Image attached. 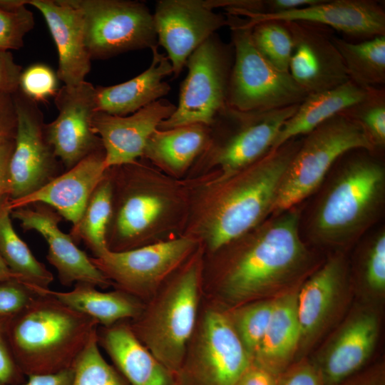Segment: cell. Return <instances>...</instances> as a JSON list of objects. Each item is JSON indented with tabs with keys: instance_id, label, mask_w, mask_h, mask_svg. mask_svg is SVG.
Instances as JSON below:
<instances>
[{
	"instance_id": "cell-48",
	"label": "cell",
	"mask_w": 385,
	"mask_h": 385,
	"mask_svg": "<svg viewBox=\"0 0 385 385\" xmlns=\"http://www.w3.org/2000/svg\"><path fill=\"white\" fill-rule=\"evenodd\" d=\"M14 140L0 145V199L9 198V165Z\"/></svg>"
},
{
	"instance_id": "cell-3",
	"label": "cell",
	"mask_w": 385,
	"mask_h": 385,
	"mask_svg": "<svg viewBox=\"0 0 385 385\" xmlns=\"http://www.w3.org/2000/svg\"><path fill=\"white\" fill-rule=\"evenodd\" d=\"M304 223L313 242L343 247L371 230L385 206V167L376 153L354 150L334 165Z\"/></svg>"
},
{
	"instance_id": "cell-23",
	"label": "cell",
	"mask_w": 385,
	"mask_h": 385,
	"mask_svg": "<svg viewBox=\"0 0 385 385\" xmlns=\"http://www.w3.org/2000/svg\"><path fill=\"white\" fill-rule=\"evenodd\" d=\"M150 66L132 79L111 86L96 87V111L125 116L163 98L170 91L163 79L171 75V63L158 46L153 48Z\"/></svg>"
},
{
	"instance_id": "cell-35",
	"label": "cell",
	"mask_w": 385,
	"mask_h": 385,
	"mask_svg": "<svg viewBox=\"0 0 385 385\" xmlns=\"http://www.w3.org/2000/svg\"><path fill=\"white\" fill-rule=\"evenodd\" d=\"M73 371L71 385H130L101 354L97 331L76 359Z\"/></svg>"
},
{
	"instance_id": "cell-16",
	"label": "cell",
	"mask_w": 385,
	"mask_h": 385,
	"mask_svg": "<svg viewBox=\"0 0 385 385\" xmlns=\"http://www.w3.org/2000/svg\"><path fill=\"white\" fill-rule=\"evenodd\" d=\"M283 23L292 39L289 73L307 96L349 81L332 29L305 21Z\"/></svg>"
},
{
	"instance_id": "cell-12",
	"label": "cell",
	"mask_w": 385,
	"mask_h": 385,
	"mask_svg": "<svg viewBox=\"0 0 385 385\" xmlns=\"http://www.w3.org/2000/svg\"><path fill=\"white\" fill-rule=\"evenodd\" d=\"M13 96L17 130L9 165V201L34 192L61 174L62 164L46 139L37 103L19 89Z\"/></svg>"
},
{
	"instance_id": "cell-47",
	"label": "cell",
	"mask_w": 385,
	"mask_h": 385,
	"mask_svg": "<svg viewBox=\"0 0 385 385\" xmlns=\"http://www.w3.org/2000/svg\"><path fill=\"white\" fill-rule=\"evenodd\" d=\"M277 376L255 364H252L235 385H276Z\"/></svg>"
},
{
	"instance_id": "cell-32",
	"label": "cell",
	"mask_w": 385,
	"mask_h": 385,
	"mask_svg": "<svg viewBox=\"0 0 385 385\" xmlns=\"http://www.w3.org/2000/svg\"><path fill=\"white\" fill-rule=\"evenodd\" d=\"M113 214V185L108 169L91 195L79 221L69 235L77 243L83 241L93 257L108 251L107 234Z\"/></svg>"
},
{
	"instance_id": "cell-20",
	"label": "cell",
	"mask_w": 385,
	"mask_h": 385,
	"mask_svg": "<svg viewBox=\"0 0 385 385\" xmlns=\"http://www.w3.org/2000/svg\"><path fill=\"white\" fill-rule=\"evenodd\" d=\"M107 170L103 149L89 155L34 192L16 200H8L6 205L12 210L35 203L45 204L75 225Z\"/></svg>"
},
{
	"instance_id": "cell-22",
	"label": "cell",
	"mask_w": 385,
	"mask_h": 385,
	"mask_svg": "<svg viewBox=\"0 0 385 385\" xmlns=\"http://www.w3.org/2000/svg\"><path fill=\"white\" fill-rule=\"evenodd\" d=\"M43 16L58 55L57 76L66 86L84 81L91 58L85 42L81 12L64 0H27Z\"/></svg>"
},
{
	"instance_id": "cell-13",
	"label": "cell",
	"mask_w": 385,
	"mask_h": 385,
	"mask_svg": "<svg viewBox=\"0 0 385 385\" xmlns=\"http://www.w3.org/2000/svg\"><path fill=\"white\" fill-rule=\"evenodd\" d=\"M200 245L197 240L182 235L129 250H108L91 260L124 292L141 294L178 269Z\"/></svg>"
},
{
	"instance_id": "cell-1",
	"label": "cell",
	"mask_w": 385,
	"mask_h": 385,
	"mask_svg": "<svg viewBox=\"0 0 385 385\" xmlns=\"http://www.w3.org/2000/svg\"><path fill=\"white\" fill-rule=\"evenodd\" d=\"M302 139L292 138L226 177H217L215 171L199 177L183 235L215 252L266 220Z\"/></svg>"
},
{
	"instance_id": "cell-10",
	"label": "cell",
	"mask_w": 385,
	"mask_h": 385,
	"mask_svg": "<svg viewBox=\"0 0 385 385\" xmlns=\"http://www.w3.org/2000/svg\"><path fill=\"white\" fill-rule=\"evenodd\" d=\"M81 14L91 59L158 46L153 14L140 1L64 0Z\"/></svg>"
},
{
	"instance_id": "cell-28",
	"label": "cell",
	"mask_w": 385,
	"mask_h": 385,
	"mask_svg": "<svg viewBox=\"0 0 385 385\" xmlns=\"http://www.w3.org/2000/svg\"><path fill=\"white\" fill-rule=\"evenodd\" d=\"M365 91L349 80L333 88L308 95L284 123L271 150L279 148L292 138L311 132L360 101Z\"/></svg>"
},
{
	"instance_id": "cell-42",
	"label": "cell",
	"mask_w": 385,
	"mask_h": 385,
	"mask_svg": "<svg viewBox=\"0 0 385 385\" xmlns=\"http://www.w3.org/2000/svg\"><path fill=\"white\" fill-rule=\"evenodd\" d=\"M38 294L16 279L0 282V314L14 316Z\"/></svg>"
},
{
	"instance_id": "cell-29",
	"label": "cell",
	"mask_w": 385,
	"mask_h": 385,
	"mask_svg": "<svg viewBox=\"0 0 385 385\" xmlns=\"http://www.w3.org/2000/svg\"><path fill=\"white\" fill-rule=\"evenodd\" d=\"M301 337L297 295L287 294L274 301L268 327L255 351L257 364L277 376Z\"/></svg>"
},
{
	"instance_id": "cell-2",
	"label": "cell",
	"mask_w": 385,
	"mask_h": 385,
	"mask_svg": "<svg viewBox=\"0 0 385 385\" xmlns=\"http://www.w3.org/2000/svg\"><path fill=\"white\" fill-rule=\"evenodd\" d=\"M108 169L113 185L107 234L110 251L129 250L183 235L198 178H172L143 158Z\"/></svg>"
},
{
	"instance_id": "cell-40",
	"label": "cell",
	"mask_w": 385,
	"mask_h": 385,
	"mask_svg": "<svg viewBox=\"0 0 385 385\" xmlns=\"http://www.w3.org/2000/svg\"><path fill=\"white\" fill-rule=\"evenodd\" d=\"M34 26L33 13L26 6L14 11L0 9V51L19 49Z\"/></svg>"
},
{
	"instance_id": "cell-43",
	"label": "cell",
	"mask_w": 385,
	"mask_h": 385,
	"mask_svg": "<svg viewBox=\"0 0 385 385\" xmlns=\"http://www.w3.org/2000/svg\"><path fill=\"white\" fill-rule=\"evenodd\" d=\"M17 113L13 94L0 93V145L15 140Z\"/></svg>"
},
{
	"instance_id": "cell-24",
	"label": "cell",
	"mask_w": 385,
	"mask_h": 385,
	"mask_svg": "<svg viewBox=\"0 0 385 385\" xmlns=\"http://www.w3.org/2000/svg\"><path fill=\"white\" fill-rule=\"evenodd\" d=\"M97 337L130 385H173V374L141 344L129 326L116 323L104 327L101 333L97 330Z\"/></svg>"
},
{
	"instance_id": "cell-45",
	"label": "cell",
	"mask_w": 385,
	"mask_h": 385,
	"mask_svg": "<svg viewBox=\"0 0 385 385\" xmlns=\"http://www.w3.org/2000/svg\"><path fill=\"white\" fill-rule=\"evenodd\" d=\"M276 385H324V383L317 366L302 364L277 378Z\"/></svg>"
},
{
	"instance_id": "cell-25",
	"label": "cell",
	"mask_w": 385,
	"mask_h": 385,
	"mask_svg": "<svg viewBox=\"0 0 385 385\" xmlns=\"http://www.w3.org/2000/svg\"><path fill=\"white\" fill-rule=\"evenodd\" d=\"M208 125L195 123L155 130L148 138L143 158L162 173L182 179L207 148Z\"/></svg>"
},
{
	"instance_id": "cell-21",
	"label": "cell",
	"mask_w": 385,
	"mask_h": 385,
	"mask_svg": "<svg viewBox=\"0 0 385 385\" xmlns=\"http://www.w3.org/2000/svg\"><path fill=\"white\" fill-rule=\"evenodd\" d=\"M228 320L216 312L205 317L202 354L195 375L200 385H235L251 366L249 354Z\"/></svg>"
},
{
	"instance_id": "cell-6",
	"label": "cell",
	"mask_w": 385,
	"mask_h": 385,
	"mask_svg": "<svg viewBox=\"0 0 385 385\" xmlns=\"http://www.w3.org/2000/svg\"><path fill=\"white\" fill-rule=\"evenodd\" d=\"M354 150L376 153L361 128L340 113L304 135L284 174L272 215L299 205L317 191L336 163Z\"/></svg>"
},
{
	"instance_id": "cell-37",
	"label": "cell",
	"mask_w": 385,
	"mask_h": 385,
	"mask_svg": "<svg viewBox=\"0 0 385 385\" xmlns=\"http://www.w3.org/2000/svg\"><path fill=\"white\" fill-rule=\"evenodd\" d=\"M361 277L369 289H385V228L381 226L367 232L364 240Z\"/></svg>"
},
{
	"instance_id": "cell-17",
	"label": "cell",
	"mask_w": 385,
	"mask_h": 385,
	"mask_svg": "<svg viewBox=\"0 0 385 385\" xmlns=\"http://www.w3.org/2000/svg\"><path fill=\"white\" fill-rule=\"evenodd\" d=\"M24 231L35 230L48 245L46 259L57 271L63 286L86 283L106 287L111 282L93 265L86 253L78 248L69 234L58 227L62 217L51 207L35 203L11 210Z\"/></svg>"
},
{
	"instance_id": "cell-14",
	"label": "cell",
	"mask_w": 385,
	"mask_h": 385,
	"mask_svg": "<svg viewBox=\"0 0 385 385\" xmlns=\"http://www.w3.org/2000/svg\"><path fill=\"white\" fill-rule=\"evenodd\" d=\"M58 114L44 125L46 139L66 170L89 155L103 150L101 138L92 128L96 111V87L86 81L66 86L54 96Z\"/></svg>"
},
{
	"instance_id": "cell-9",
	"label": "cell",
	"mask_w": 385,
	"mask_h": 385,
	"mask_svg": "<svg viewBox=\"0 0 385 385\" xmlns=\"http://www.w3.org/2000/svg\"><path fill=\"white\" fill-rule=\"evenodd\" d=\"M234 48L215 33L188 58L175 111L158 129L200 123L210 126L227 105Z\"/></svg>"
},
{
	"instance_id": "cell-41",
	"label": "cell",
	"mask_w": 385,
	"mask_h": 385,
	"mask_svg": "<svg viewBox=\"0 0 385 385\" xmlns=\"http://www.w3.org/2000/svg\"><path fill=\"white\" fill-rule=\"evenodd\" d=\"M11 317L0 314V385H13L26 380L10 345L9 330Z\"/></svg>"
},
{
	"instance_id": "cell-46",
	"label": "cell",
	"mask_w": 385,
	"mask_h": 385,
	"mask_svg": "<svg viewBox=\"0 0 385 385\" xmlns=\"http://www.w3.org/2000/svg\"><path fill=\"white\" fill-rule=\"evenodd\" d=\"M73 373L72 367L54 374L29 375L27 380L13 385H71Z\"/></svg>"
},
{
	"instance_id": "cell-44",
	"label": "cell",
	"mask_w": 385,
	"mask_h": 385,
	"mask_svg": "<svg viewBox=\"0 0 385 385\" xmlns=\"http://www.w3.org/2000/svg\"><path fill=\"white\" fill-rule=\"evenodd\" d=\"M22 68L9 51H0V93L14 94L19 90Z\"/></svg>"
},
{
	"instance_id": "cell-36",
	"label": "cell",
	"mask_w": 385,
	"mask_h": 385,
	"mask_svg": "<svg viewBox=\"0 0 385 385\" xmlns=\"http://www.w3.org/2000/svg\"><path fill=\"white\" fill-rule=\"evenodd\" d=\"M251 34L253 43L262 56L278 70L289 73L292 39L284 23H257L252 27Z\"/></svg>"
},
{
	"instance_id": "cell-8",
	"label": "cell",
	"mask_w": 385,
	"mask_h": 385,
	"mask_svg": "<svg viewBox=\"0 0 385 385\" xmlns=\"http://www.w3.org/2000/svg\"><path fill=\"white\" fill-rule=\"evenodd\" d=\"M234 61L227 106L239 111H269L300 104L307 96L288 72L273 66L257 51L252 27L241 16L227 12Z\"/></svg>"
},
{
	"instance_id": "cell-31",
	"label": "cell",
	"mask_w": 385,
	"mask_h": 385,
	"mask_svg": "<svg viewBox=\"0 0 385 385\" xmlns=\"http://www.w3.org/2000/svg\"><path fill=\"white\" fill-rule=\"evenodd\" d=\"M7 201L0 210V255L18 280L37 294L49 289L53 276L14 229Z\"/></svg>"
},
{
	"instance_id": "cell-26",
	"label": "cell",
	"mask_w": 385,
	"mask_h": 385,
	"mask_svg": "<svg viewBox=\"0 0 385 385\" xmlns=\"http://www.w3.org/2000/svg\"><path fill=\"white\" fill-rule=\"evenodd\" d=\"M378 329L377 318L371 313L357 316L344 328L317 367L324 385H338L365 364L376 344Z\"/></svg>"
},
{
	"instance_id": "cell-18",
	"label": "cell",
	"mask_w": 385,
	"mask_h": 385,
	"mask_svg": "<svg viewBox=\"0 0 385 385\" xmlns=\"http://www.w3.org/2000/svg\"><path fill=\"white\" fill-rule=\"evenodd\" d=\"M226 11L244 16L250 27L267 21H305L351 36H385L384 9L372 0H321L311 6L277 13L253 12L237 8H227Z\"/></svg>"
},
{
	"instance_id": "cell-7",
	"label": "cell",
	"mask_w": 385,
	"mask_h": 385,
	"mask_svg": "<svg viewBox=\"0 0 385 385\" xmlns=\"http://www.w3.org/2000/svg\"><path fill=\"white\" fill-rule=\"evenodd\" d=\"M299 105L246 111L227 105L210 125V142L196 167L215 171L217 177L222 178L258 160L271 150L284 123Z\"/></svg>"
},
{
	"instance_id": "cell-11",
	"label": "cell",
	"mask_w": 385,
	"mask_h": 385,
	"mask_svg": "<svg viewBox=\"0 0 385 385\" xmlns=\"http://www.w3.org/2000/svg\"><path fill=\"white\" fill-rule=\"evenodd\" d=\"M200 248L201 245L174 281L152 325L132 328L172 374L180 369L185 345L195 326L201 272Z\"/></svg>"
},
{
	"instance_id": "cell-19",
	"label": "cell",
	"mask_w": 385,
	"mask_h": 385,
	"mask_svg": "<svg viewBox=\"0 0 385 385\" xmlns=\"http://www.w3.org/2000/svg\"><path fill=\"white\" fill-rule=\"evenodd\" d=\"M176 106L159 99L128 116L96 111L92 119L93 132L101 140L106 168L132 163L143 157L146 143L160 123L175 111Z\"/></svg>"
},
{
	"instance_id": "cell-39",
	"label": "cell",
	"mask_w": 385,
	"mask_h": 385,
	"mask_svg": "<svg viewBox=\"0 0 385 385\" xmlns=\"http://www.w3.org/2000/svg\"><path fill=\"white\" fill-rule=\"evenodd\" d=\"M57 73L44 63H34L22 71L19 89L35 102L55 96L58 91Z\"/></svg>"
},
{
	"instance_id": "cell-49",
	"label": "cell",
	"mask_w": 385,
	"mask_h": 385,
	"mask_svg": "<svg viewBox=\"0 0 385 385\" xmlns=\"http://www.w3.org/2000/svg\"><path fill=\"white\" fill-rule=\"evenodd\" d=\"M338 385H384L382 377L379 375H371L348 382L347 380Z\"/></svg>"
},
{
	"instance_id": "cell-50",
	"label": "cell",
	"mask_w": 385,
	"mask_h": 385,
	"mask_svg": "<svg viewBox=\"0 0 385 385\" xmlns=\"http://www.w3.org/2000/svg\"><path fill=\"white\" fill-rule=\"evenodd\" d=\"M27 4V0H0V9L14 11Z\"/></svg>"
},
{
	"instance_id": "cell-38",
	"label": "cell",
	"mask_w": 385,
	"mask_h": 385,
	"mask_svg": "<svg viewBox=\"0 0 385 385\" xmlns=\"http://www.w3.org/2000/svg\"><path fill=\"white\" fill-rule=\"evenodd\" d=\"M273 302H261L247 308L238 321L239 336L247 351L255 352L266 332Z\"/></svg>"
},
{
	"instance_id": "cell-27",
	"label": "cell",
	"mask_w": 385,
	"mask_h": 385,
	"mask_svg": "<svg viewBox=\"0 0 385 385\" xmlns=\"http://www.w3.org/2000/svg\"><path fill=\"white\" fill-rule=\"evenodd\" d=\"M345 276V261L342 255H336L328 259L304 283L297 295L302 336L314 334L325 322Z\"/></svg>"
},
{
	"instance_id": "cell-34",
	"label": "cell",
	"mask_w": 385,
	"mask_h": 385,
	"mask_svg": "<svg viewBox=\"0 0 385 385\" xmlns=\"http://www.w3.org/2000/svg\"><path fill=\"white\" fill-rule=\"evenodd\" d=\"M340 114L356 123L376 152L385 146V89L370 88L363 98Z\"/></svg>"
},
{
	"instance_id": "cell-52",
	"label": "cell",
	"mask_w": 385,
	"mask_h": 385,
	"mask_svg": "<svg viewBox=\"0 0 385 385\" xmlns=\"http://www.w3.org/2000/svg\"><path fill=\"white\" fill-rule=\"evenodd\" d=\"M9 200V198H1L0 199V210L2 207L3 205L6 201Z\"/></svg>"
},
{
	"instance_id": "cell-30",
	"label": "cell",
	"mask_w": 385,
	"mask_h": 385,
	"mask_svg": "<svg viewBox=\"0 0 385 385\" xmlns=\"http://www.w3.org/2000/svg\"><path fill=\"white\" fill-rule=\"evenodd\" d=\"M41 292L53 296L68 307L91 317L103 327L135 317L138 312L137 304L125 292H105L89 284H76L67 292L49 288L40 290L37 294Z\"/></svg>"
},
{
	"instance_id": "cell-4",
	"label": "cell",
	"mask_w": 385,
	"mask_h": 385,
	"mask_svg": "<svg viewBox=\"0 0 385 385\" xmlns=\"http://www.w3.org/2000/svg\"><path fill=\"white\" fill-rule=\"evenodd\" d=\"M302 211L297 205L272 215L227 244L235 250L223 275L227 294L245 299L303 274L310 254L302 240Z\"/></svg>"
},
{
	"instance_id": "cell-33",
	"label": "cell",
	"mask_w": 385,
	"mask_h": 385,
	"mask_svg": "<svg viewBox=\"0 0 385 385\" xmlns=\"http://www.w3.org/2000/svg\"><path fill=\"white\" fill-rule=\"evenodd\" d=\"M350 81L363 89L385 83V36L351 43L333 36Z\"/></svg>"
},
{
	"instance_id": "cell-51",
	"label": "cell",
	"mask_w": 385,
	"mask_h": 385,
	"mask_svg": "<svg viewBox=\"0 0 385 385\" xmlns=\"http://www.w3.org/2000/svg\"><path fill=\"white\" fill-rule=\"evenodd\" d=\"M11 279L18 280L17 277L10 270L0 255V282Z\"/></svg>"
},
{
	"instance_id": "cell-5",
	"label": "cell",
	"mask_w": 385,
	"mask_h": 385,
	"mask_svg": "<svg viewBox=\"0 0 385 385\" xmlns=\"http://www.w3.org/2000/svg\"><path fill=\"white\" fill-rule=\"evenodd\" d=\"M98 324L53 296L38 293L10 322L16 362L26 376L72 368Z\"/></svg>"
},
{
	"instance_id": "cell-15",
	"label": "cell",
	"mask_w": 385,
	"mask_h": 385,
	"mask_svg": "<svg viewBox=\"0 0 385 385\" xmlns=\"http://www.w3.org/2000/svg\"><path fill=\"white\" fill-rule=\"evenodd\" d=\"M153 14L158 46L165 49L175 78L200 45L227 26L225 15L215 12L208 0H160Z\"/></svg>"
}]
</instances>
